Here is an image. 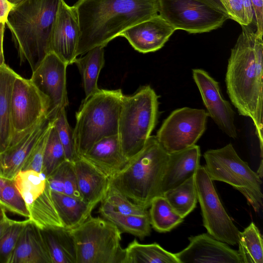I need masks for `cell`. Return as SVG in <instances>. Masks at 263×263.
Returning a JSON list of instances; mask_svg holds the SVG:
<instances>
[{
	"mask_svg": "<svg viewBox=\"0 0 263 263\" xmlns=\"http://www.w3.org/2000/svg\"><path fill=\"white\" fill-rule=\"evenodd\" d=\"M123 93L121 89H100L85 98L76 112L73 136L81 157L100 139L118 134Z\"/></svg>",
	"mask_w": 263,
	"mask_h": 263,
	"instance_id": "obj_5",
	"label": "cell"
},
{
	"mask_svg": "<svg viewBox=\"0 0 263 263\" xmlns=\"http://www.w3.org/2000/svg\"><path fill=\"white\" fill-rule=\"evenodd\" d=\"M159 14L176 30L190 33L216 29L230 18L227 14L198 0H159Z\"/></svg>",
	"mask_w": 263,
	"mask_h": 263,
	"instance_id": "obj_9",
	"label": "cell"
},
{
	"mask_svg": "<svg viewBox=\"0 0 263 263\" xmlns=\"http://www.w3.org/2000/svg\"><path fill=\"white\" fill-rule=\"evenodd\" d=\"M64 162L46 177L47 181L52 191L64 193Z\"/></svg>",
	"mask_w": 263,
	"mask_h": 263,
	"instance_id": "obj_42",
	"label": "cell"
},
{
	"mask_svg": "<svg viewBox=\"0 0 263 263\" xmlns=\"http://www.w3.org/2000/svg\"><path fill=\"white\" fill-rule=\"evenodd\" d=\"M13 180L26 207L43 193L47 183L45 175L34 170L20 171L14 176Z\"/></svg>",
	"mask_w": 263,
	"mask_h": 263,
	"instance_id": "obj_33",
	"label": "cell"
},
{
	"mask_svg": "<svg viewBox=\"0 0 263 263\" xmlns=\"http://www.w3.org/2000/svg\"><path fill=\"white\" fill-rule=\"evenodd\" d=\"M175 30L158 14L132 26L119 36L126 39L136 50L146 53L161 49Z\"/></svg>",
	"mask_w": 263,
	"mask_h": 263,
	"instance_id": "obj_17",
	"label": "cell"
},
{
	"mask_svg": "<svg viewBox=\"0 0 263 263\" xmlns=\"http://www.w3.org/2000/svg\"><path fill=\"white\" fill-rule=\"evenodd\" d=\"M158 98L149 85L140 87L133 95H123L118 136L123 153L128 160L143 148L157 124Z\"/></svg>",
	"mask_w": 263,
	"mask_h": 263,
	"instance_id": "obj_6",
	"label": "cell"
},
{
	"mask_svg": "<svg viewBox=\"0 0 263 263\" xmlns=\"http://www.w3.org/2000/svg\"><path fill=\"white\" fill-rule=\"evenodd\" d=\"M162 196L173 209L184 218L194 210L198 201L194 176L166 191Z\"/></svg>",
	"mask_w": 263,
	"mask_h": 263,
	"instance_id": "obj_30",
	"label": "cell"
},
{
	"mask_svg": "<svg viewBox=\"0 0 263 263\" xmlns=\"http://www.w3.org/2000/svg\"><path fill=\"white\" fill-rule=\"evenodd\" d=\"M110 180V179H109ZM100 208L122 214L148 215L147 209L135 203L109 181L106 193L100 202Z\"/></svg>",
	"mask_w": 263,
	"mask_h": 263,
	"instance_id": "obj_34",
	"label": "cell"
},
{
	"mask_svg": "<svg viewBox=\"0 0 263 263\" xmlns=\"http://www.w3.org/2000/svg\"><path fill=\"white\" fill-rule=\"evenodd\" d=\"M68 65L55 53L46 54L30 79L48 103L47 117L54 118L58 111L68 105L66 89V68Z\"/></svg>",
	"mask_w": 263,
	"mask_h": 263,
	"instance_id": "obj_13",
	"label": "cell"
},
{
	"mask_svg": "<svg viewBox=\"0 0 263 263\" xmlns=\"http://www.w3.org/2000/svg\"><path fill=\"white\" fill-rule=\"evenodd\" d=\"M28 218L23 221H15L0 238V263H7L14 250L18 237Z\"/></svg>",
	"mask_w": 263,
	"mask_h": 263,
	"instance_id": "obj_40",
	"label": "cell"
},
{
	"mask_svg": "<svg viewBox=\"0 0 263 263\" xmlns=\"http://www.w3.org/2000/svg\"><path fill=\"white\" fill-rule=\"evenodd\" d=\"M53 124V119H49L40 138L27 157L21 171L34 170L42 173L45 146Z\"/></svg>",
	"mask_w": 263,
	"mask_h": 263,
	"instance_id": "obj_39",
	"label": "cell"
},
{
	"mask_svg": "<svg viewBox=\"0 0 263 263\" xmlns=\"http://www.w3.org/2000/svg\"><path fill=\"white\" fill-rule=\"evenodd\" d=\"M203 157L204 167L212 181L232 186L245 196L255 212H260L263 205L261 178L239 157L231 143L209 149L204 152Z\"/></svg>",
	"mask_w": 263,
	"mask_h": 263,
	"instance_id": "obj_7",
	"label": "cell"
},
{
	"mask_svg": "<svg viewBox=\"0 0 263 263\" xmlns=\"http://www.w3.org/2000/svg\"><path fill=\"white\" fill-rule=\"evenodd\" d=\"M65 161L64 150L53 124L45 146L42 173L47 177Z\"/></svg>",
	"mask_w": 263,
	"mask_h": 263,
	"instance_id": "obj_37",
	"label": "cell"
},
{
	"mask_svg": "<svg viewBox=\"0 0 263 263\" xmlns=\"http://www.w3.org/2000/svg\"><path fill=\"white\" fill-rule=\"evenodd\" d=\"M52 198L64 227L74 228L84 222L90 215L95 205L82 199L51 191Z\"/></svg>",
	"mask_w": 263,
	"mask_h": 263,
	"instance_id": "obj_25",
	"label": "cell"
},
{
	"mask_svg": "<svg viewBox=\"0 0 263 263\" xmlns=\"http://www.w3.org/2000/svg\"><path fill=\"white\" fill-rule=\"evenodd\" d=\"M81 157L109 179L120 172L128 161L123 153L118 134L100 139Z\"/></svg>",
	"mask_w": 263,
	"mask_h": 263,
	"instance_id": "obj_19",
	"label": "cell"
},
{
	"mask_svg": "<svg viewBox=\"0 0 263 263\" xmlns=\"http://www.w3.org/2000/svg\"><path fill=\"white\" fill-rule=\"evenodd\" d=\"M149 208L151 227L159 233L170 232L183 221L163 196L155 197Z\"/></svg>",
	"mask_w": 263,
	"mask_h": 263,
	"instance_id": "obj_31",
	"label": "cell"
},
{
	"mask_svg": "<svg viewBox=\"0 0 263 263\" xmlns=\"http://www.w3.org/2000/svg\"><path fill=\"white\" fill-rule=\"evenodd\" d=\"M48 109L47 100L30 79H25L17 74L14 81L11 96L13 138L10 146L40 121L47 117Z\"/></svg>",
	"mask_w": 263,
	"mask_h": 263,
	"instance_id": "obj_12",
	"label": "cell"
},
{
	"mask_svg": "<svg viewBox=\"0 0 263 263\" xmlns=\"http://www.w3.org/2000/svg\"><path fill=\"white\" fill-rule=\"evenodd\" d=\"M101 217L115 224L121 232L127 233L143 239L150 235L149 216L122 214L99 208Z\"/></svg>",
	"mask_w": 263,
	"mask_h": 263,
	"instance_id": "obj_29",
	"label": "cell"
},
{
	"mask_svg": "<svg viewBox=\"0 0 263 263\" xmlns=\"http://www.w3.org/2000/svg\"><path fill=\"white\" fill-rule=\"evenodd\" d=\"M6 23L0 22V67L5 64L3 51V39Z\"/></svg>",
	"mask_w": 263,
	"mask_h": 263,
	"instance_id": "obj_45",
	"label": "cell"
},
{
	"mask_svg": "<svg viewBox=\"0 0 263 263\" xmlns=\"http://www.w3.org/2000/svg\"><path fill=\"white\" fill-rule=\"evenodd\" d=\"M53 120V125L63 147L66 160L75 162L81 157L77 153L73 129L71 128L68 123L65 108L60 109Z\"/></svg>",
	"mask_w": 263,
	"mask_h": 263,
	"instance_id": "obj_36",
	"label": "cell"
},
{
	"mask_svg": "<svg viewBox=\"0 0 263 263\" xmlns=\"http://www.w3.org/2000/svg\"><path fill=\"white\" fill-rule=\"evenodd\" d=\"M224 13H227L226 9L220 0H198Z\"/></svg>",
	"mask_w": 263,
	"mask_h": 263,
	"instance_id": "obj_46",
	"label": "cell"
},
{
	"mask_svg": "<svg viewBox=\"0 0 263 263\" xmlns=\"http://www.w3.org/2000/svg\"><path fill=\"white\" fill-rule=\"evenodd\" d=\"M73 163L82 199L96 206L106 193L109 179L81 157Z\"/></svg>",
	"mask_w": 263,
	"mask_h": 263,
	"instance_id": "obj_22",
	"label": "cell"
},
{
	"mask_svg": "<svg viewBox=\"0 0 263 263\" xmlns=\"http://www.w3.org/2000/svg\"><path fill=\"white\" fill-rule=\"evenodd\" d=\"M64 187L63 194L82 199L73 163L67 160L64 162Z\"/></svg>",
	"mask_w": 263,
	"mask_h": 263,
	"instance_id": "obj_41",
	"label": "cell"
},
{
	"mask_svg": "<svg viewBox=\"0 0 263 263\" xmlns=\"http://www.w3.org/2000/svg\"><path fill=\"white\" fill-rule=\"evenodd\" d=\"M194 178L203 225L208 233L229 245H237L240 231L223 208L203 166H198Z\"/></svg>",
	"mask_w": 263,
	"mask_h": 263,
	"instance_id": "obj_10",
	"label": "cell"
},
{
	"mask_svg": "<svg viewBox=\"0 0 263 263\" xmlns=\"http://www.w3.org/2000/svg\"><path fill=\"white\" fill-rule=\"evenodd\" d=\"M17 74L6 64L0 67V154L10 146L13 140L11 96Z\"/></svg>",
	"mask_w": 263,
	"mask_h": 263,
	"instance_id": "obj_23",
	"label": "cell"
},
{
	"mask_svg": "<svg viewBox=\"0 0 263 263\" xmlns=\"http://www.w3.org/2000/svg\"><path fill=\"white\" fill-rule=\"evenodd\" d=\"M169 156L156 136H151L143 148L110 181L129 200L147 209L155 197L161 196V184Z\"/></svg>",
	"mask_w": 263,
	"mask_h": 263,
	"instance_id": "obj_4",
	"label": "cell"
},
{
	"mask_svg": "<svg viewBox=\"0 0 263 263\" xmlns=\"http://www.w3.org/2000/svg\"><path fill=\"white\" fill-rule=\"evenodd\" d=\"M47 117L25 133L14 144L0 154V176L13 179L21 171L24 163L47 126Z\"/></svg>",
	"mask_w": 263,
	"mask_h": 263,
	"instance_id": "obj_18",
	"label": "cell"
},
{
	"mask_svg": "<svg viewBox=\"0 0 263 263\" xmlns=\"http://www.w3.org/2000/svg\"><path fill=\"white\" fill-rule=\"evenodd\" d=\"M208 117L202 109H177L163 121L155 136L168 154L184 150L195 145L203 134Z\"/></svg>",
	"mask_w": 263,
	"mask_h": 263,
	"instance_id": "obj_11",
	"label": "cell"
},
{
	"mask_svg": "<svg viewBox=\"0 0 263 263\" xmlns=\"http://www.w3.org/2000/svg\"><path fill=\"white\" fill-rule=\"evenodd\" d=\"M123 263H179L175 254L154 242L140 243L136 239L125 249Z\"/></svg>",
	"mask_w": 263,
	"mask_h": 263,
	"instance_id": "obj_28",
	"label": "cell"
},
{
	"mask_svg": "<svg viewBox=\"0 0 263 263\" xmlns=\"http://www.w3.org/2000/svg\"><path fill=\"white\" fill-rule=\"evenodd\" d=\"M40 230L52 263H76V247L69 229L63 227Z\"/></svg>",
	"mask_w": 263,
	"mask_h": 263,
	"instance_id": "obj_24",
	"label": "cell"
},
{
	"mask_svg": "<svg viewBox=\"0 0 263 263\" xmlns=\"http://www.w3.org/2000/svg\"><path fill=\"white\" fill-rule=\"evenodd\" d=\"M7 263H52L40 229L29 219Z\"/></svg>",
	"mask_w": 263,
	"mask_h": 263,
	"instance_id": "obj_21",
	"label": "cell"
},
{
	"mask_svg": "<svg viewBox=\"0 0 263 263\" xmlns=\"http://www.w3.org/2000/svg\"><path fill=\"white\" fill-rule=\"evenodd\" d=\"M15 220L7 217L3 221L0 222V238L4 236L8 231L9 227L15 222Z\"/></svg>",
	"mask_w": 263,
	"mask_h": 263,
	"instance_id": "obj_47",
	"label": "cell"
},
{
	"mask_svg": "<svg viewBox=\"0 0 263 263\" xmlns=\"http://www.w3.org/2000/svg\"><path fill=\"white\" fill-rule=\"evenodd\" d=\"M229 18L239 25L254 22V13L250 0H220Z\"/></svg>",
	"mask_w": 263,
	"mask_h": 263,
	"instance_id": "obj_38",
	"label": "cell"
},
{
	"mask_svg": "<svg viewBox=\"0 0 263 263\" xmlns=\"http://www.w3.org/2000/svg\"><path fill=\"white\" fill-rule=\"evenodd\" d=\"M60 0H22L13 5L6 24L20 64L34 71L48 50L49 39Z\"/></svg>",
	"mask_w": 263,
	"mask_h": 263,
	"instance_id": "obj_3",
	"label": "cell"
},
{
	"mask_svg": "<svg viewBox=\"0 0 263 263\" xmlns=\"http://www.w3.org/2000/svg\"><path fill=\"white\" fill-rule=\"evenodd\" d=\"M104 47H95L85 53L84 56L76 58L73 62L82 76L85 98L99 89L98 80L105 63Z\"/></svg>",
	"mask_w": 263,
	"mask_h": 263,
	"instance_id": "obj_26",
	"label": "cell"
},
{
	"mask_svg": "<svg viewBox=\"0 0 263 263\" xmlns=\"http://www.w3.org/2000/svg\"><path fill=\"white\" fill-rule=\"evenodd\" d=\"M77 10L60 0L48 43L49 52L55 53L68 65L73 64L80 36Z\"/></svg>",
	"mask_w": 263,
	"mask_h": 263,
	"instance_id": "obj_14",
	"label": "cell"
},
{
	"mask_svg": "<svg viewBox=\"0 0 263 263\" xmlns=\"http://www.w3.org/2000/svg\"><path fill=\"white\" fill-rule=\"evenodd\" d=\"M80 36L77 57L97 46L105 47L132 26L159 14V0H78Z\"/></svg>",
	"mask_w": 263,
	"mask_h": 263,
	"instance_id": "obj_2",
	"label": "cell"
},
{
	"mask_svg": "<svg viewBox=\"0 0 263 263\" xmlns=\"http://www.w3.org/2000/svg\"><path fill=\"white\" fill-rule=\"evenodd\" d=\"M10 3H11L13 5L16 4L17 3L20 2L22 0H8Z\"/></svg>",
	"mask_w": 263,
	"mask_h": 263,
	"instance_id": "obj_49",
	"label": "cell"
},
{
	"mask_svg": "<svg viewBox=\"0 0 263 263\" xmlns=\"http://www.w3.org/2000/svg\"><path fill=\"white\" fill-rule=\"evenodd\" d=\"M192 73L208 116L229 137L237 138L235 112L229 102L222 97L218 82L203 69H194Z\"/></svg>",
	"mask_w": 263,
	"mask_h": 263,
	"instance_id": "obj_15",
	"label": "cell"
},
{
	"mask_svg": "<svg viewBox=\"0 0 263 263\" xmlns=\"http://www.w3.org/2000/svg\"><path fill=\"white\" fill-rule=\"evenodd\" d=\"M6 212V210L0 203V222L8 217Z\"/></svg>",
	"mask_w": 263,
	"mask_h": 263,
	"instance_id": "obj_48",
	"label": "cell"
},
{
	"mask_svg": "<svg viewBox=\"0 0 263 263\" xmlns=\"http://www.w3.org/2000/svg\"><path fill=\"white\" fill-rule=\"evenodd\" d=\"M0 203L6 211L28 218L29 212L26 204L15 185L13 179L0 176Z\"/></svg>",
	"mask_w": 263,
	"mask_h": 263,
	"instance_id": "obj_35",
	"label": "cell"
},
{
	"mask_svg": "<svg viewBox=\"0 0 263 263\" xmlns=\"http://www.w3.org/2000/svg\"><path fill=\"white\" fill-rule=\"evenodd\" d=\"M189 245L175 253L179 263H242L238 251L202 233L189 237Z\"/></svg>",
	"mask_w": 263,
	"mask_h": 263,
	"instance_id": "obj_16",
	"label": "cell"
},
{
	"mask_svg": "<svg viewBox=\"0 0 263 263\" xmlns=\"http://www.w3.org/2000/svg\"><path fill=\"white\" fill-rule=\"evenodd\" d=\"M200 147L196 144L170 154L161 182V195L194 176L200 165Z\"/></svg>",
	"mask_w": 263,
	"mask_h": 263,
	"instance_id": "obj_20",
	"label": "cell"
},
{
	"mask_svg": "<svg viewBox=\"0 0 263 263\" xmlns=\"http://www.w3.org/2000/svg\"><path fill=\"white\" fill-rule=\"evenodd\" d=\"M237 244L242 263H263L262 235L254 222L240 231Z\"/></svg>",
	"mask_w": 263,
	"mask_h": 263,
	"instance_id": "obj_32",
	"label": "cell"
},
{
	"mask_svg": "<svg viewBox=\"0 0 263 263\" xmlns=\"http://www.w3.org/2000/svg\"><path fill=\"white\" fill-rule=\"evenodd\" d=\"M254 13V22L256 26L255 33L263 35V0H250Z\"/></svg>",
	"mask_w": 263,
	"mask_h": 263,
	"instance_id": "obj_43",
	"label": "cell"
},
{
	"mask_svg": "<svg viewBox=\"0 0 263 263\" xmlns=\"http://www.w3.org/2000/svg\"><path fill=\"white\" fill-rule=\"evenodd\" d=\"M13 5L8 0H0V22L6 23Z\"/></svg>",
	"mask_w": 263,
	"mask_h": 263,
	"instance_id": "obj_44",
	"label": "cell"
},
{
	"mask_svg": "<svg viewBox=\"0 0 263 263\" xmlns=\"http://www.w3.org/2000/svg\"><path fill=\"white\" fill-rule=\"evenodd\" d=\"M232 48L226 74L227 93L241 116L253 121L262 158L263 82L262 36L249 25Z\"/></svg>",
	"mask_w": 263,
	"mask_h": 263,
	"instance_id": "obj_1",
	"label": "cell"
},
{
	"mask_svg": "<svg viewBox=\"0 0 263 263\" xmlns=\"http://www.w3.org/2000/svg\"><path fill=\"white\" fill-rule=\"evenodd\" d=\"M27 208L29 212L28 219L39 229L64 227L47 181L43 193Z\"/></svg>",
	"mask_w": 263,
	"mask_h": 263,
	"instance_id": "obj_27",
	"label": "cell"
},
{
	"mask_svg": "<svg viewBox=\"0 0 263 263\" xmlns=\"http://www.w3.org/2000/svg\"><path fill=\"white\" fill-rule=\"evenodd\" d=\"M69 230L76 247V263H123L125 249L120 244L122 233L111 222L90 215Z\"/></svg>",
	"mask_w": 263,
	"mask_h": 263,
	"instance_id": "obj_8",
	"label": "cell"
}]
</instances>
